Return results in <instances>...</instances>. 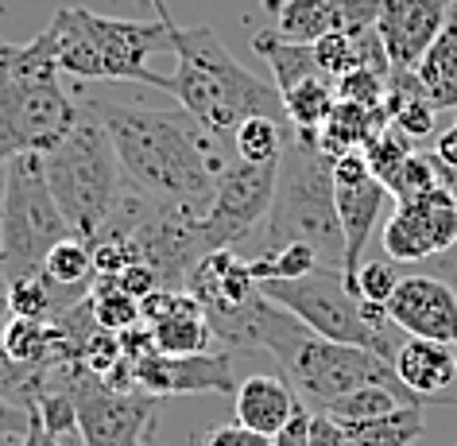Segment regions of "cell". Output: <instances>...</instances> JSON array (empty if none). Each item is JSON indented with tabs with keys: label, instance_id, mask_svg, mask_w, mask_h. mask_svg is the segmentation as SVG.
Segmentation results:
<instances>
[{
	"label": "cell",
	"instance_id": "6da1fadb",
	"mask_svg": "<svg viewBox=\"0 0 457 446\" xmlns=\"http://www.w3.org/2000/svg\"><path fill=\"white\" fill-rule=\"evenodd\" d=\"M89 109L105 124L129 187L159 206H179L194 217L210 210L228 156L217 147L221 140H213L198 121H190L182 109L163 113L117 105V101H94Z\"/></svg>",
	"mask_w": 457,
	"mask_h": 446
},
{
	"label": "cell",
	"instance_id": "7a4b0ae2",
	"mask_svg": "<svg viewBox=\"0 0 457 446\" xmlns=\"http://www.w3.org/2000/svg\"><path fill=\"white\" fill-rule=\"evenodd\" d=\"M170 55H175V74H155L152 86L175 97L179 109L198 121L213 140H233V132L248 117L287 121L279 89L248 74L217 31L175 24Z\"/></svg>",
	"mask_w": 457,
	"mask_h": 446
},
{
	"label": "cell",
	"instance_id": "3957f363",
	"mask_svg": "<svg viewBox=\"0 0 457 446\" xmlns=\"http://www.w3.org/2000/svg\"><path fill=\"white\" fill-rule=\"evenodd\" d=\"M82 109L62 89L51 24L31 43H0V164L12 156H47L62 144Z\"/></svg>",
	"mask_w": 457,
	"mask_h": 446
},
{
	"label": "cell",
	"instance_id": "277c9868",
	"mask_svg": "<svg viewBox=\"0 0 457 446\" xmlns=\"http://www.w3.org/2000/svg\"><path fill=\"white\" fill-rule=\"evenodd\" d=\"M303 245L322 260L326 268L341 272L345 260V237L337 222V194H334V159L318 147V136L295 132L283 147L276 198L264 225V248Z\"/></svg>",
	"mask_w": 457,
	"mask_h": 446
},
{
	"label": "cell",
	"instance_id": "5b68a950",
	"mask_svg": "<svg viewBox=\"0 0 457 446\" xmlns=\"http://www.w3.org/2000/svg\"><path fill=\"white\" fill-rule=\"evenodd\" d=\"M43 171H47V187L62 217L71 222V233L82 237L86 245L105 230L129 194L117 147L94 109H82L71 136L43 156Z\"/></svg>",
	"mask_w": 457,
	"mask_h": 446
},
{
	"label": "cell",
	"instance_id": "8992f818",
	"mask_svg": "<svg viewBox=\"0 0 457 446\" xmlns=\"http://www.w3.org/2000/svg\"><path fill=\"white\" fill-rule=\"evenodd\" d=\"M54 51L62 74L82 82H155L147 66L155 51H170L167 24H136L120 16H101L89 8H59L51 16Z\"/></svg>",
	"mask_w": 457,
	"mask_h": 446
},
{
	"label": "cell",
	"instance_id": "52a82bcc",
	"mask_svg": "<svg viewBox=\"0 0 457 446\" xmlns=\"http://www.w3.org/2000/svg\"><path fill=\"white\" fill-rule=\"evenodd\" d=\"M260 295L295 315L318 338L341 341V346L369 349L387 365L395 361V349L403 346V334H395V323L387 318V307L357 299V291L345 283L337 268L318 265L299 280H268L256 283Z\"/></svg>",
	"mask_w": 457,
	"mask_h": 446
},
{
	"label": "cell",
	"instance_id": "ba28073f",
	"mask_svg": "<svg viewBox=\"0 0 457 446\" xmlns=\"http://www.w3.org/2000/svg\"><path fill=\"white\" fill-rule=\"evenodd\" d=\"M71 222L47 187L43 156H12L0 175V268L8 280L36 276L59 241H66Z\"/></svg>",
	"mask_w": 457,
	"mask_h": 446
},
{
	"label": "cell",
	"instance_id": "9c48e42d",
	"mask_svg": "<svg viewBox=\"0 0 457 446\" xmlns=\"http://www.w3.org/2000/svg\"><path fill=\"white\" fill-rule=\"evenodd\" d=\"M62 381L78 408V434L86 446H144V434L152 427L159 400L144 388H109L86 365H66Z\"/></svg>",
	"mask_w": 457,
	"mask_h": 446
},
{
	"label": "cell",
	"instance_id": "30bf717a",
	"mask_svg": "<svg viewBox=\"0 0 457 446\" xmlns=\"http://www.w3.org/2000/svg\"><path fill=\"white\" fill-rule=\"evenodd\" d=\"M279 164H245V159H228V167L217 179L210 210L198 217V230L205 248H233L241 237L260 225L276 198Z\"/></svg>",
	"mask_w": 457,
	"mask_h": 446
},
{
	"label": "cell",
	"instance_id": "8fae6325",
	"mask_svg": "<svg viewBox=\"0 0 457 446\" xmlns=\"http://www.w3.org/2000/svg\"><path fill=\"white\" fill-rule=\"evenodd\" d=\"M334 194H337V222L341 237H345V260H341V276L353 288V276L364 265V248L372 241V230L380 222L384 206L392 202V194L384 190V182L369 171L364 152H349L334 159Z\"/></svg>",
	"mask_w": 457,
	"mask_h": 446
},
{
	"label": "cell",
	"instance_id": "7c38bea8",
	"mask_svg": "<svg viewBox=\"0 0 457 446\" xmlns=\"http://www.w3.org/2000/svg\"><path fill=\"white\" fill-rule=\"evenodd\" d=\"M384 248L392 260L419 265L427 257H438L457 245V202L445 187L415 194L407 202H395L392 217L384 222Z\"/></svg>",
	"mask_w": 457,
	"mask_h": 446
},
{
	"label": "cell",
	"instance_id": "4fadbf2b",
	"mask_svg": "<svg viewBox=\"0 0 457 446\" xmlns=\"http://www.w3.org/2000/svg\"><path fill=\"white\" fill-rule=\"evenodd\" d=\"M136 388L147 396H221L237 392V376L228 353H187V358H170V353H147L144 361L132 365Z\"/></svg>",
	"mask_w": 457,
	"mask_h": 446
},
{
	"label": "cell",
	"instance_id": "5bb4252c",
	"mask_svg": "<svg viewBox=\"0 0 457 446\" xmlns=\"http://www.w3.org/2000/svg\"><path fill=\"white\" fill-rule=\"evenodd\" d=\"M457 0H380L376 36L392 63V74H415L422 55L438 39Z\"/></svg>",
	"mask_w": 457,
	"mask_h": 446
},
{
	"label": "cell",
	"instance_id": "9a60e30c",
	"mask_svg": "<svg viewBox=\"0 0 457 446\" xmlns=\"http://www.w3.org/2000/svg\"><path fill=\"white\" fill-rule=\"evenodd\" d=\"M399 334L457 346V291L438 276H403L387 299Z\"/></svg>",
	"mask_w": 457,
	"mask_h": 446
},
{
	"label": "cell",
	"instance_id": "2e32d148",
	"mask_svg": "<svg viewBox=\"0 0 457 446\" xmlns=\"http://www.w3.org/2000/svg\"><path fill=\"white\" fill-rule=\"evenodd\" d=\"M187 291L202 303L210 326H225L228 318H237L248 303L260 295L256 280L248 276V260H241L233 248H213L198 260V268L190 272Z\"/></svg>",
	"mask_w": 457,
	"mask_h": 446
},
{
	"label": "cell",
	"instance_id": "e0dca14e",
	"mask_svg": "<svg viewBox=\"0 0 457 446\" xmlns=\"http://www.w3.org/2000/svg\"><path fill=\"white\" fill-rule=\"evenodd\" d=\"M380 0H283L276 31L291 43H318L326 36H353L376 28Z\"/></svg>",
	"mask_w": 457,
	"mask_h": 446
},
{
	"label": "cell",
	"instance_id": "ac0fdd59",
	"mask_svg": "<svg viewBox=\"0 0 457 446\" xmlns=\"http://www.w3.org/2000/svg\"><path fill=\"white\" fill-rule=\"evenodd\" d=\"M392 373L419 404H427L430 396H442L457 381V346H442V341H427V338H403V346L395 349Z\"/></svg>",
	"mask_w": 457,
	"mask_h": 446
},
{
	"label": "cell",
	"instance_id": "d6986e66",
	"mask_svg": "<svg viewBox=\"0 0 457 446\" xmlns=\"http://www.w3.org/2000/svg\"><path fill=\"white\" fill-rule=\"evenodd\" d=\"M295 408H299V396L276 373H256L237 384V423H245L248 431L268 434V439H276L287 427Z\"/></svg>",
	"mask_w": 457,
	"mask_h": 446
},
{
	"label": "cell",
	"instance_id": "ffe728a7",
	"mask_svg": "<svg viewBox=\"0 0 457 446\" xmlns=\"http://www.w3.org/2000/svg\"><path fill=\"white\" fill-rule=\"evenodd\" d=\"M384 129H392L387 105L364 109V105H353V101H337L334 113H329V121L322 124V132H318V147H322L329 159L349 156V152H364Z\"/></svg>",
	"mask_w": 457,
	"mask_h": 446
},
{
	"label": "cell",
	"instance_id": "44dd1931",
	"mask_svg": "<svg viewBox=\"0 0 457 446\" xmlns=\"http://www.w3.org/2000/svg\"><path fill=\"white\" fill-rule=\"evenodd\" d=\"M314 47V63L326 78H345L353 71H380V74H392V63L384 55V43L376 36V28L369 31H353V36H326L311 43Z\"/></svg>",
	"mask_w": 457,
	"mask_h": 446
},
{
	"label": "cell",
	"instance_id": "7402d4cb",
	"mask_svg": "<svg viewBox=\"0 0 457 446\" xmlns=\"http://www.w3.org/2000/svg\"><path fill=\"white\" fill-rule=\"evenodd\" d=\"M415 78L427 89V97L438 105V113L457 109V4L445 20V28L438 31V39L430 43V51L415 66Z\"/></svg>",
	"mask_w": 457,
	"mask_h": 446
},
{
	"label": "cell",
	"instance_id": "603a6c76",
	"mask_svg": "<svg viewBox=\"0 0 457 446\" xmlns=\"http://www.w3.org/2000/svg\"><path fill=\"white\" fill-rule=\"evenodd\" d=\"M387 117H392V129H399L407 140H427L438 124V105L427 97V89L419 86L415 74H392V86H387Z\"/></svg>",
	"mask_w": 457,
	"mask_h": 446
},
{
	"label": "cell",
	"instance_id": "cb8c5ba5",
	"mask_svg": "<svg viewBox=\"0 0 457 446\" xmlns=\"http://www.w3.org/2000/svg\"><path fill=\"white\" fill-rule=\"evenodd\" d=\"M253 51L271 66V86H276L279 94H287L291 86L306 82L311 74H322L318 63H314L311 43H291V39H283L276 28L260 31V36L253 39Z\"/></svg>",
	"mask_w": 457,
	"mask_h": 446
},
{
	"label": "cell",
	"instance_id": "d4e9b609",
	"mask_svg": "<svg viewBox=\"0 0 457 446\" xmlns=\"http://www.w3.org/2000/svg\"><path fill=\"white\" fill-rule=\"evenodd\" d=\"M279 97H283V113H287L291 129L318 136L337 105V86H334V78H326V74H311L306 82L291 86L287 94H279Z\"/></svg>",
	"mask_w": 457,
	"mask_h": 446
},
{
	"label": "cell",
	"instance_id": "484cf974",
	"mask_svg": "<svg viewBox=\"0 0 457 446\" xmlns=\"http://www.w3.org/2000/svg\"><path fill=\"white\" fill-rule=\"evenodd\" d=\"M399 408H422L407 388H387V384H372V388H357V392L341 396L334 408L326 411L337 423H372L384 416H395Z\"/></svg>",
	"mask_w": 457,
	"mask_h": 446
},
{
	"label": "cell",
	"instance_id": "4316f807",
	"mask_svg": "<svg viewBox=\"0 0 457 446\" xmlns=\"http://www.w3.org/2000/svg\"><path fill=\"white\" fill-rule=\"evenodd\" d=\"M291 140V121L279 117H248L241 129L233 132V156L245 164H279L283 147Z\"/></svg>",
	"mask_w": 457,
	"mask_h": 446
},
{
	"label": "cell",
	"instance_id": "83f0119b",
	"mask_svg": "<svg viewBox=\"0 0 457 446\" xmlns=\"http://www.w3.org/2000/svg\"><path fill=\"white\" fill-rule=\"evenodd\" d=\"M349 446H411L427 431L422 408H399L395 416L372 419V423H341Z\"/></svg>",
	"mask_w": 457,
	"mask_h": 446
},
{
	"label": "cell",
	"instance_id": "f1b7e54d",
	"mask_svg": "<svg viewBox=\"0 0 457 446\" xmlns=\"http://www.w3.org/2000/svg\"><path fill=\"white\" fill-rule=\"evenodd\" d=\"M89 276H94V253H89V245L82 237H66L43 260V280L51 288H78Z\"/></svg>",
	"mask_w": 457,
	"mask_h": 446
},
{
	"label": "cell",
	"instance_id": "f546056e",
	"mask_svg": "<svg viewBox=\"0 0 457 446\" xmlns=\"http://www.w3.org/2000/svg\"><path fill=\"white\" fill-rule=\"evenodd\" d=\"M89 299H94L97 326L109 330V334H124V330H132L140 323V299H132L117 280H94Z\"/></svg>",
	"mask_w": 457,
	"mask_h": 446
},
{
	"label": "cell",
	"instance_id": "4dcf8cb0",
	"mask_svg": "<svg viewBox=\"0 0 457 446\" xmlns=\"http://www.w3.org/2000/svg\"><path fill=\"white\" fill-rule=\"evenodd\" d=\"M8 323H12V315H8V303H4V295H0V400H8V404L31 411L36 408V400H39V392H43V384L36 381V376H28L20 365L8 361V353H4Z\"/></svg>",
	"mask_w": 457,
	"mask_h": 446
},
{
	"label": "cell",
	"instance_id": "1f68e13d",
	"mask_svg": "<svg viewBox=\"0 0 457 446\" xmlns=\"http://www.w3.org/2000/svg\"><path fill=\"white\" fill-rule=\"evenodd\" d=\"M4 303H8V315H12V318H36V323H43V318L54 315L51 283L43 280V272H36V276H16V280H8Z\"/></svg>",
	"mask_w": 457,
	"mask_h": 446
},
{
	"label": "cell",
	"instance_id": "d6a6232c",
	"mask_svg": "<svg viewBox=\"0 0 457 446\" xmlns=\"http://www.w3.org/2000/svg\"><path fill=\"white\" fill-rule=\"evenodd\" d=\"M411 152H419L415 140H407L399 129H384L369 147H364V159H369V171L384 182V190H387L392 187V179L399 175V167L407 164Z\"/></svg>",
	"mask_w": 457,
	"mask_h": 446
},
{
	"label": "cell",
	"instance_id": "836d02e7",
	"mask_svg": "<svg viewBox=\"0 0 457 446\" xmlns=\"http://www.w3.org/2000/svg\"><path fill=\"white\" fill-rule=\"evenodd\" d=\"M434 187H442L438 182V159L427 156V152H411L407 164L399 167V175L392 179V187H387V194H392L395 202H407V198L427 194Z\"/></svg>",
	"mask_w": 457,
	"mask_h": 446
},
{
	"label": "cell",
	"instance_id": "e575fe53",
	"mask_svg": "<svg viewBox=\"0 0 457 446\" xmlns=\"http://www.w3.org/2000/svg\"><path fill=\"white\" fill-rule=\"evenodd\" d=\"M337 101H353V105L364 109H380L387 101V86H392V74L380 71H353L345 78H337Z\"/></svg>",
	"mask_w": 457,
	"mask_h": 446
},
{
	"label": "cell",
	"instance_id": "d590c367",
	"mask_svg": "<svg viewBox=\"0 0 457 446\" xmlns=\"http://www.w3.org/2000/svg\"><path fill=\"white\" fill-rule=\"evenodd\" d=\"M395 283H399V276L392 265H384V260H364L357 268V276H353V291H357V299H364V303L387 307Z\"/></svg>",
	"mask_w": 457,
	"mask_h": 446
},
{
	"label": "cell",
	"instance_id": "8d00e7d4",
	"mask_svg": "<svg viewBox=\"0 0 457 446\" xmlns=\"http://www.w3.org/2000/svg\"><path fill=\"white\" fill-rule=\"evenodd\" d=\"M205 446H276V442L260 431H248L245 423H225V427H213L205 434Z\"/></svg>",
	"mask_w": 457,
	"mask_h": 446
},
{
	"label": "cell",
	"instance_id": "74e56055",
	"mask_svg": "<svg viewBox=\"0 0 457 446\" xmlns=\"http://www.w3.org/2000/svg\"><path fill=\"white\" fill-rule=\"evenodd\" d=\"M117 283L132 295V299H147V295H152V291L159 288V276H155V272L147 268V265H140V260H136V265H129V268L120 272Z\"/></svg>",
	"mask_w": 457,
	"mask_h": 446
},
{
	"label": "cell",
	"instance_id": "f35d334b",
	"mask_svg": "<svg viewBox=\"0 0 457 446\" xmlns=\"http://www.w3.org/2000/svg\"><path fill=\"white\" fill-rule=\"evenodd\" d=\"M311 416H314V411L306 404H299V408H295V416H291V423L271 442H276V446H311Z\"/></svg>",
	"mask_w": 457,
	"mask_h": 446
},
{
	"label": "cell",
	"instance_id": "ab89813d",
	"mask_svg": "<svg viewBox=\"0 0 457 446\" xmlns=\"http://www.w3.org/2000/svg\"><path fill=\"white\" fill-rule=\"evenodd\" d=\"M28 423H31V411L0 400V439H24Z\"/></svg>",
	"mask_w": 457,
	"mask_h": 446
},
{
	"label": "cell",
	"instance_id": "60d3db41",
	"mask_svg": "<svg viewBox=\"0 0 457 446\" xmlns=\"http://www.w3.org/2000/svg\"><path fill=\"white\" fill-rule=\"evenodd\" d=\"M434 159H438L442 167H457V121L438 136V144H434Z\"/></svg>",
	"mask_w": 457,
	"mask_h": 446
},
{
	"label": "cell",
	"instance_id": "b9f144b4",
	"mask_svg": "<svg viewBox=\"0 0 457 446\" xmlns=\"http://www.w3.org/2000/svg\"><path fill=\"white\" fill-rule=\"evenodd\" d=\"M20 446H62L54 434L43 427V419L36 416V408H31V423H28V431H24V439H20Z\"/></svg>",
	"mask_w": 457,
	"mask_h": 446
},
{
	"label": "cell",
	"instance_id": "7bdbcfd3",
	"mask_svg": "<svg viewBox=\"0 0 457 446\" xmlns=\"http://www.w3.org/2000/svg\"><path fill=\"white\" fill-rule=\"evenodd\" d=\"M438 182L453 194V202H457V167H442V164H438Z\"/></svg>",
	"mask_w": 457,
	"mask_h": 446
},
{
	"label": "cell",
	"instance_id": "ee69618b",
	"mask_svg": "<svg viewBox=\"0 0 457 446\" xmlns=\"http://www.w3.org/2000/svg\"><path fill=\"white\" fill-rule=\"evenodd\" d=\"M147 4H152V8H155V20H159V24L175 28V20H170V13H167V4H163V0H147Z\"/></svg>",
	"mask_w": 457,
	"mask_h": 446
},
{
	"label": "cell",
	"instance_id": "f6af8a7d",
	"mask_svg": "<svg viewBox=\"0 0 457 446\" xmlns=\"http://www.w3.org/2000/svg\"><path fill=\"white\" fill-rule=\"evenodd\" d=\"M264 8H268V13H271V16H276V13H279V8H283V0H264Z\"/></svg>",
	"mask_w": 457,
	"mask_h": 446
}]
</instances>
